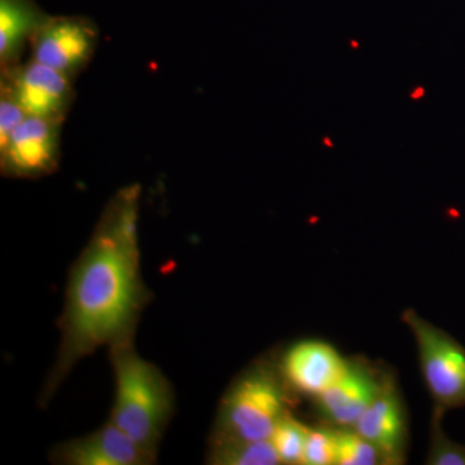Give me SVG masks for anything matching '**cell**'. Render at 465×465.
Returning <instances> with one entry per match:
<instances>
[{"instance_id": "1", "label": "cell", "mask_w": 465, "mask_h": 465, "mask_svg": "<svg viewBox=\"0 0 465 465\" xmlns=\"http://www.w3.org/2000/svg\"><path fill=\"white\" fill-rule=\"evenodd\" d=\"M140 194L139 185L115 193L70 272L60 320L63 338L45 401L82 358L104 345L133 341L150 300L140 269Z\"/></svg>"}, {"instance_id": "2", "label": "cell", "mask_w": 465, "mask_h": 465, "mask_svg": "<svg viewBox=\"0 0 465 465\" xmlns=\"http://www.w3.org/2000/svg\"><path fill=\"white\" fill-rule=\"evenodd\" d=\"M115 397L110 421L155 455L173 411V393L161 370L134 351L133 341L110 348Z\"/></svg>"}, {"instance_id": "3", "label": "cell", "mask_w": 465, "mask_h": 465, "mask_svg": "<svg viewBox=\"0 0 465 465\" xmlns=\"http://www.w3.org/2000/svg\"><path fill=\"white\" fill-rule=\"evenodd\" d=\"M287 391L280 370L250 367L226 391L213 440H271L281 419L289 414Z\"/></svg>"}, {"instance_id": "4", "label": "cell", "mask_w": 465, "mask_h": 465, "mask_svg": "<svg viewBox=\"0 0 465 465\" xmlns=\"http://www.w3.org/2000/svg\"><path fill=\"white\" fill-rule=\"evenodd\" d=\"M402 321L414 335L421 374L432 396L434 410L446 412L465 406L463 345L414 309H406Z\"/></svg>"}, {"instance_id": "5", "label": "cell", "mask_w": 465, "mask_h": 465, "mask_svg": "<svg viewBox=\"0 0 465 465\" xmlns=\"http://www.w3.org/2000/svg\"><path fill=\"white\" fill-rule=\"evenodd\" d=\"M0 94L16 101L27 115L64 122L74 103V81L29 57L0 70Z\"/></svg>"}, {"instance_id": "6", "label": "cell", "mask_w": 465, "mask_h": 465, "mask_svg": "<svg viewBox=\"0 0 465 465\" xmlns=\"http://www.w3.org/2000/svg\"><path fill=\"white\" fill-rule=\"evenodd\" d=\"M99 43V29L90 18L50 16L30 43V58L75 82L90 65Z\"/></svg>"}, {"instance_id": "7", "label": "cell", "mask_w": 465, "mask_h": 465, "mask_svg": "<svg viewBox=\"0 0 465 465\" xmlns=\"http://www.w3.org/2000/svg\"><path fill=\"white\" fill-rule=\"evenodd\" d=\"M64 122L27 115L0 145V171L9 179H41L54 173L61 157Z\"/></svg>"}, {"instance_id": "8", "label": "cell", "mask_w": 465, "mask_h": 465, "mask_svg": "<svg viewBox=\"0 0 465 465\" xmlns=\"http://www.w3.org/2000/svg\"><path fill=\"white\" fill-rule=\"evenodd\" d=\"M391 379L365 358H349L338 381L314 399L318 415L333 427L353 428Z\"/></svg>"}, {"instance_id": "9", "label": "cell", "mask_w": 465, "mask_h": 465, "mask_svg": "<svg viewBox=\"0 0 465 465\" xmlns=\"http://www.w3.org/2000/svg\"><path fill=\"white\" fill-rule=\"evenodd\" d=\"M347 362L329 342L302 341L287 349L280 372L289 390L317 399L338 381Z\"/></svg>"}, {"instance_id": "10", "label": "cell", "mask_w": 465, "mask_h": 465, "mask_svg": "<svg viewBox=\"0 0 465 465\" xmlns=\"http://www.w3.org/2000/svg\"><path fill=\"white\" fill-rule=\"evenodd\" d=\"M353 430L381 452L387 465L405 461L409 423L405 405L394 379L388 382L374 402L358 419Z\"/></svg>"}, {"instance_id": "11", "label": "cell", "mask_w": 465, "mask_h": 465, "mask_svg": "<svg viewBox=\"0 0 465 465\" xmlns=\"http://www.w3.org/2000/svg\"><path fill=\"white\" fill-rule=\"evenodd\" d=\"M54 460L67 465H143L155 460V455L109 420L94 433L58 446Z\"/></svg>"}, {"instance_id": "12", "label": "cell", "mask_w": 465, "mask_h": 465, "mask_svg": "<svg viewBox=\"0 0 465 465\" xmlns=\"http://www.w3.org/2000/svg\"><path fill=\"white\" fill-rule=\"evenodd\" d=\"M48 17L33 0H0V70L23 63L26 48Z\"/></svg>"}, {"instance_id": "13", "label": "cell", "mask_w": 465, "mask_h": 465, "mask_svg": "<svg viewBox=\"0 0 465 465\" xmlns=\"http://www.w3.org/2000/svg\"><path fill=\"white\" fill-rule=\"evenodd\" d=\"M208 460L217 465L282 464L271 440H213Z\"/></svg>"}, {"instance_id": "14", "label": "cell", "mask_w": 465, "mask_h": 465, "mask_svg": "<svg viewBox=\"0 0 465 465\" xmlns=\"http://www.w3.org/2000/svg\"><path fill=\"white\" fill-rule=\"evenodd\" d=\"M336 465H387V460L353 428L336 427Z\"/></svg>"}, {"instance_id": "15", "label": "cell", "mask_w": 465, "mask_h": 465, "mask_svg": "<svg viewBox=\"0 0 465 465\" xmlns=\"http://www.w3.org/2000/svg\"><path fill=\"white\" fill-rule=\"evenodd\" d=\"M307 434L308 427L296 420L290 412L281 419L271 439L281 463L302 464Z\"/></svg>"}, {"instance_id": "16", "label": "cell", "mask_w": 465, "mask_h": 465, "mask_svg": "<svg viewBox=\"0 0 465 465\" xmlns=\"http://www.w3.org/2000/svg\"><path fill=\"white\" fill-rule=\"evenodd\" d=\"M302 464L336 465V427L324 423L308 428Z\"/></svg>"}, {"instance_id": "17", "label": "cell", "mask_w": 465, "mask_h": 465, "mask_svg": "<svg viewBox=\"0 0 465 465\" xmlns=\"http://www.w3.org/2000/svg\"><path fill=\"white\" fill-rule=\"evenodd\" d=\"M443 414L445 412L434 410L432 420V434H430V448L427 464L430 465H465V445L454 442L446 436L442 430Z\"/></svg>"}, {"instance_id": "18", "label": "cell", "mask_w": 465, "mask_h": 465, "mask_svg": "<svg viewBox=\"0 0 465 465\" xmlns=\"http://www.w3.org/2000/svg\"><path fill=\"white\" fill-rule=\"evenodd\" d=\"M26 112L5 94H0V145L9 139L18 125L26 119Z\"/></svg>"}]
</instances>
